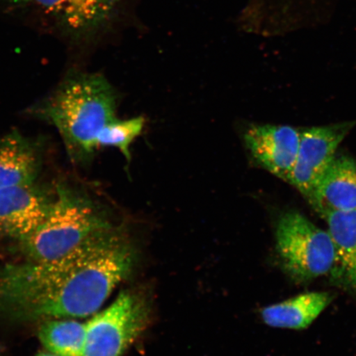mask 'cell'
<instances>
[{
    "label": "cell",
    "mask_w": 356,
    "mask_h": 356,
    "mask_svg": "<svg viewBox=\"0 0 356 356\" xmlns=\"http://www.w3.org/2000/svg\"><path fill=\"white\" fill-rule=\"evenodd\" d=\"M275 239L280 264L296 282H309L331 273L336 252L330 234L299 211L280 215Z\"/></svg>",
    "instance_id": "4"
},
{
    "label": "cell",
    "mask_w": 356,
    "mask_h": 356,
    "mask_svg": "<svg viewBox=\"0 0 356 356\" xmlns=\"http://www.w3.org/2000/svg\"><path fill=\"white\" fill-rule=\"evenodd\" d=\"M149 318L145 300L139 293H120L113 304L86 323L80 356H122L143 332Z\"/></svg>",
    "instance_id": "5"
},
{
    "label": "cell",
    "mask_w": 356,
    "mask_h": 356,
    "mask_svg": "<svg viewBox=\"0 0 356 356\" xmlns=\"http://www.w3.org/2000/svg\"><path fill=\"white\" fill-rule=\"evenodd\" d=\"M114 227L86 193L67 184L56 188L54 203L46 219L20 246L30 261L58 259Z\"/></svg>",
    "instance_id": "3"
},
{
    "label": "cell",
    "mask_w": 356,
    "mask_h": 356,
    "mask_svg": "<svg viewBox=\"0 0 356 356\" xmlns=\"http://www.w3.org/2000/svg\"><path fill=\"white\" fill-rule=\"evenodd\" d=\"M133 264L131 245L113 227L58 259L1 266L0 314L25 322L88 317Z\"/></svg>",
    "instance_id": "1"
},
{
    "label": "cell",
    "mask_w": 356,
    "mask_h": 356,
    "mask_svg": "<svg viewBox=\"0 0 356 356\" xmlns=\"http://www.w3.org/2000/svg\"><path fill=\"white\" fill-rule=\"evenodd\" d=\"M305 199L322 217L328 213L356 210L355 160L336 155Z\"/></svg>",
    "instance_id": "10"
},
{
    "label": "cell",
    "mask_w": 356,
    "mask_h": 356,
    "mask_svg": "<svg viewBox=\"0 0 356 356\" xmlns=\"http://www.w3.org/2000/svg\"><path fill=\"white\" fill-rule=\"evenodd\" d=\"M145 119L137 117L129 120L115 119L104 128L97 139L99 149L102 147H113L121 151L128 163L131 156L130 146L143 131Z\"/></svg>",
    "instance_id": "15"
},
{
    "label": "cell",
    "mask_w": 356,
    "mask_h": 356,
    "mask_svg": "<svg viewBox=\"0 0 356 356\" xmlns=\"http://www.w3.org/2000/svg\"><path fill=\"white\" fill-rule=\"evenodd\" d=\"M84 336L86 323L74 318L44 320L38 332L44 350L57 356H80Z\"/></svg>",
    "instance_id": "14"
},
{
    "label": "cell",
    "mask_w": 356,
    "mask_h": 356,
    "mask_svg": "<svg viewBox=\"0 0 356 356\" xmlns=\"http://www.w3.org/2000/svg\"><path fill=\"white\" fill-rule=\"evenodd\" d=\"M42 161L33 140L16 131L0 136V189L35 184Z\"/></svg>",
    "instance_id": "11"
},
{
    "label": "cell",
    "mask_w": 356,
    "mask_h": 356,
    "mask_svg": "<svg viewBox=\"0 0 356 356\" xmlns=\"http://www.w3.org/2000/svg\"><path fill=\"white\" fill-rule=\"evenodd\" d=\"M301 131L289 126L257 124L244 134L248 152L257 165L289 182L299 150Z\"/></svg>",
    "instance_id": "9"
},
{
    "label": "cell",
    "mask_w": 356,
    "mask_h": 356,
    "mask_svg": "<svg viewBox=\"0 0 356 356\" xmlns=\"http://www.w3.org/2000/svg\"><path fill=\"white\" fill-rule=\"evenodd\" d=\"M327 292H309L291 298L261 310L264 323L271 327L301 330L305 329L331 304Z\"/></svg>",
    "instance_id": "13"
},
{
    "label": "cell",
    "mask_w": 356,
    "mask_h": 356,
    "mask_svg": "<svg viewBox=\"0 0 356 356\" xmlns=\"http://www.w3.org/2000/svg\"><path fill=\"white\" fill-rule=\"evenodd\" d=\"M38 7L74 40L95 37L118 16L122 0H6Z\"/></svg>",
    "instance_id": "6"
},
{
    "label": "cell",
    "mask_w": 356,
    "mask_h": 356,
    "mask_svg": "<svg viewBox=\"0 0 356 356\" xmlns=\"http://www.w3.org/2000/svg\"><path fill=\"white\" fill-rule=\"evenodd\" d=\"M355 122H342L331 126L305 129L301 131L299 150L288 184L305 198L330 165L338 146Z\"/></svg>",
    "instance_id": "7"
},
{
    "label": "cell",
    "mask_w": 356,
    "mask_h": 356,
    "mask_svg": "<svg viewBox=\"0 0 356 356\" xmlns=\"http://www.w3.org/2000/svg\"><path fill=\"white\" fill-rule=\"evenodd\" d=\"M54 191L37 182L0 189V236L21 241L33 233L50 212Z\"/></svg>",
    "instance_id": "8"
},
{
    "label": "cell",
    "mask_w": 356,
    "mask_h": 356,
    "mask_svg": "<svg viewBox=\"0 0 356 356\" xmlns=\"http://www.w3.org/2000/svg\"><path fill=\"white\" fill-rule=\"evenodd\" d=\"M117 95L99 74L71 73L43 102L38 114L59 132L75 162L86 161L99 149L97 139L118 119Z\"/></svg>",
    "instance_id": "2"
},
{
    "label": "cell",
    "mask_w": 356,
    "mask_h": 356,
    "mask_svg": "<svg viewBox=\"0 0 356 356\" xmlns=\"http://www.w3.org/2000/svg\"><path fill=\"white\" fill-rule=\"evenodd\" d=\"M323 218L336 252L332 277L356 296V210L328 213Z\"/></svg>",
    "instance_id": "12"
},
{
    "label": "cell",
    "mask_w": 356,
    "mask_h": 356,
    "mask_svg": "<svg viewBox=\"0 0 356 356\" xmlns=\"http://www.w3.org/2000/svg\"><path fill=\"white\" fill-rule=\"evenodd\" d=\"M35 356H57L54 354H51L50 353H48V351L44 350L42 351V353H39L38 354L35 355Z\"/></svg>",
    "instance_id": "16"
}]
</instances>
